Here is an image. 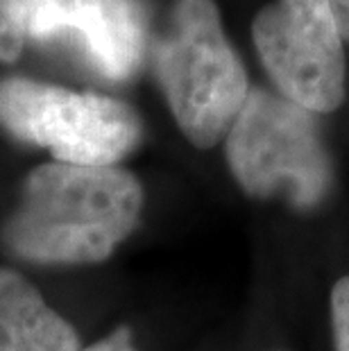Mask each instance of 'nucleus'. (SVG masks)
Returning a JSON list of instances; mask_svg holds the SVG:
<instances>
[{
    "instance_id": "obj_7",
    "label": "nucleus",
    "mask_w": 349,
    "mask_h": 351,
    "mask_svg": "<svg viewBox=\"0 0 349 351\" xmlns=\"http://www.w3.org/2000/svg\"><path fill=\"white\" fill-rule=\"evenodd\" d=\"M0 351H80L77 333L32 283L0 267Z\"/></svg>"
},
{
    "instance_id": "obj_2",
    "label": "nucleus",
    "mask_w": 349,
    "mask_h": 351,
    "mask_svg": "<svg viewBox=\"0 0 349 351\" xmlns=\"http://www.w3.org/2000/svg\"><path fill=\"white\" fill-rule=\"evenodd\" d=\"M154 64L184 136L197 147L225 138L250 86L213 0H177Z\"/></svg>"
},
{
    "instance_id": "obj_1",
    "label": "nucleus",
    "mask_w": 349,
    "mask_h": 351,
    "mask_svg": "<svg viewBox=\"0 0 349 351\" xmlns=\"http://www.w3.org/2000/svg\"><path fill=\"white\" fill-rule=\"evenodd\" d=\"M143 191L114 166L46 163L32 170L3 241L36 263H98L136 227Z\"/></svg>"
},
{
    "instance_id": "obj_8",
    "label": "nucleus",
    "mask_w": 349,
    "mask_h": 351,
    "mask_svg": "<svg viewBox=\"0 0 349 351\" xmlns=\"http://www.w3.org/2000/svg\"><path fill=\"white\" fill-rule=\"evenodd\" d=\"M25 32V14L21 0H0V62H14L23 43Z\"/></svg>"
},
{
    "instance_id": "obj_4",
    "label": "nucleus",
    "mask_w": 349,
    "mask_h": 351,
    "mask_svg": "<svg viewBox=\"0 0 349 351\" xmlns=\"http://www.w3.org/2000/svg\"><path fill=\"white\" fill-rule=\"evenodd\" d=\"M0 125L71 166H111L141 138L125 102L23 77L0 82Z\"/></svg>"
},
{
    "instance_id": "obj_10",
    "label": "nucleus",
    "mask_w": 349,
    "mask_h": 351,
    "mask_svg": "<svg viewBox=\"0 0 349 351\" xmlns=\"http://www.w3.org/2000/svg\"><path fill=\"white\" fill-rule=\"evenodd\" d=\"M84 351H136V347L132 345V335L130 331H125V328H121V331H116L114 335H109V338L100 340L98 345L88 347Z\"/></svg>"
},
{
    "instance_id": "obj_11",
    "label": "nucleus",
    "mask_w": 349,
    "mask_h": 351,
    "mask_svg": "<svg viewBox=\"0 0 349 351\" xmlns=\"http://www.w3.org/2000/svg\"><path fill=\"white\" fill-rule=\"evenodd\" d=\"M343 41H349V0H329Z\"/></svg>"
},
{
    "instance_id": "obj_3",
    "label": "nucleus",
    "mask_w": 349,
    "mask_h": 351,
    "mask_svg": "<svg viewBox=\"0 0 349 351\" xmlns=\"http://www.w3.org/2000/svg\"><path fill=\"white\" fill-rule=\"evenodd\" d=\"M227 161L250 195H281L313 208L331 184V166L311 111L254 88L227 132Z\"/></svg>"
},
{
    "instance_id": "obj_6",
    "label": "nucleus",
    "mask_w": 349,
    "mask_h": 351,
    "mask_svg": "<svg viewBox=\"0 0 349 351\" xmlns=\"http://www.w3.org/2000/svg\"><path fill=\"white\" fill-rule=\"evenodd\" d=\"M25 32L39 43H69L95 73L130 80L145 52V10L139 0H21Z\"/></svg>"
},
{
    "instance_id": "obj_9",
    "label": "nucleus",
    "mask_w": 349,
    "mask_h": 351,
    "mask_svg": "<svg viewBox=\"0 0 349 351\" xmlns=\"http://www.w3.org/2000/svg\"><path fill=\"white\" fill-rule=\"evenodd\" d=\"M331 322L336 351H349V276H343L331 290Z\"/></svg>"
},
{
    "instance_id": "obj_5",
    "label": "nucleus",
    "mask_w": 349,
    "mask_h": 351,
    "mask_svg": "<svg viewBox=\"0 0 349 351\" xmlns=\"http://www.w3.org/2000/svg\"><path fill=\"white\" fill-rule=\"evenodd\" d=\"M254 43L286 100L329 114L345 98L343 36L329 0H279L254 19Z\"/></svg>"
}]
</instances>
